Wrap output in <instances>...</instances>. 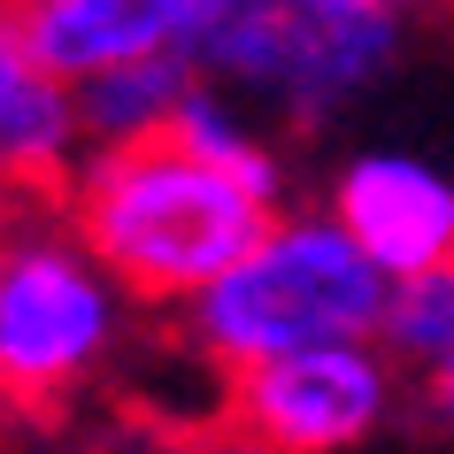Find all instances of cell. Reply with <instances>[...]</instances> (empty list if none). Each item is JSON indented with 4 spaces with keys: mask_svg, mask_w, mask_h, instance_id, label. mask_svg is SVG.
<instances>
[{
    "mask_svg": "<svg viewBox=\"0 0 454 454\" xmlns=\"http://www.w3.org/2000/svg\"><path fill=\"white\" fill-rule=\"evenodd\" d=\"M62 215L131 301L185 309L270 231L278 200L162 131L131 146H93L62 185Z\"/></svg>",
    "mask_w": 454,
    "mask_h": 454,
    "instance_id": "obj_1",
    "label": "cell"
},
{
    "mask_svg": "<svg viewBox=\"0 0 454 454\" xmlns=\"http://www.w3.org/2000/svg\"><path fill=\"white\" fill-rule=\"evenodd\" d=\"M439 0H200L192 62L270 123H332L401 70Z\"/></svg>",
    "mask_w": 454,
    "mask_h": 454,
    "instance_id": "obj_2",
    "label": "cell"
},
{
    "mask_svg": "<svg viewBox=\"0 0 454 454\" xmlns=\"http://www.w3.org/2000/svg\"><path fill=\"white\" fill-rule=\"evenodd\" d=\"M385 293L393 278L332 208H278L262 239L185 301V339L215 370H254L332 339H378Z\"/></svg>",
    "mask_w": 454,
    "mask_h": 454,
    "instance_id": "obj_3",
    "label": "cell"
},
{
    "mask_svg": "<svg viewBox=\"0 0 454 454\" xmlns=\"http://www.w3.org/2000/svg\"><path fill=\"white\" fill-rule=\"evenodd\" d=\"M131 293L62 223H16L0 254V401L47 408L108 370Z\"/></svg>",
    "mask_w": 454,
    "mask_h": 454,
    "instance_id": "obj_4",
    "label": "cell"
},
{
    "mask_svg": "<svg viewBox=\"0 0 454 454\" xmlns=\"http://www.w3.org/2000/svg\"><path fill=\"white\" fill-rule=\"evenodd\" d=\"M393 408H401V362L378 339H332L231 370L223 424L254 454H347L378 439Z\"/></svg>",
    "mask_w": 454,
    "mask_h": 454,
    "instance_id": "obj_5",
    "label": "cell"
},
{
    "mask_svg": "<svg viewBox=\"0 0 454 454\" xmlns=\"http://www.w3.org/2000/svg\"><path fill=\"white\" fill-rule=\"evenodd\" d=\"M324 208L362 239V254L385 278L454 262V169H439L416 146H362L332 169Z\"/></svg>",
    "mask_w": 454,
    "mask_h": 454,
    "instance_id": "obj_6",
    "label": "cell"
},
{
    "mask_svg": "<svg viewBox=\"0 0 454 454\" xmlns=\"http://www.w3.org/2000/svg\"><path fill=\"white\" fill-rule=\"evenodd\" d=\"M85 154H93V139H85L77 85L39 62V47L24 39V16L8 0L0 8V185L8 192L70 185Z\"/></svg>",
    "mask_w": 454,
    "mask_h": 454,
    "instance_id": "obj_7",
    "label": "cell"
},
{
    "mask_svg": "<svg viewBox=\"0 0 454 454\" xmlns=\"http://www.w3.org/2000/svg\"><path fill=\"white\" fill-rule=\"evenodd\" d=\"M16 16H24V39L39 47V62L77 85L131 54H192L200 0H16Z\"/></svg>",
    "mask_w": 454,
    "mask_h": 454,
    "instance_id": "obj_8",
    "label": "cell"
},
{
    "mask_svg": "<svg viewBox=\"0 0 454 454\" xmlns=\"http://www.w3.org/2000/svg\"><path fill=\"white\" fill-rule=\"evenodd\" d=\"M200 85V62L185 47L169 54H131V62H108V70L77 77V108H85V139L93 146H131V139H162L177 108Z\"/></svg>",
    "mask_w": 454,
    "mask_h": 454,
    "instance_id": "obj_9",
    "label": "cell"
},
{
    "mask_svg": "<svg viewBox=\"0 0 454 454\" xmlns=\"http://www.w3.org/2000/svg\"><path fill=\"white\" fill-rule=\"evenodd\" d=\"M169 139H185L200 162L247 177L254 192H270V200L286 208V154L270 146L262 108H247L239 93H223L215 77H200V85H192V100L177 108V123H169Z\"/></svg>",
    "mask_w": 454,
    "mask_h": 454,
    "instance_id": "obj_10",
    "label": "cell"
},
{
    "mask_svg": "<svg viewBox=\"0 0 454 454\" xmlns=\"http://www.w3.org/2000/svg\"><path fill=\"white\" fill-rule=\"evenodd\" d=\"M378 347L401 362V378H416V385L447 378L454 370V262H431V270L393 278Z\"/></svg>",
    "mask_w": 454,
    "mask_h": 454,
    "instance_id": "obj_11",
    "label": "cell"
},
{
    "mask_svg": "<svg viewBox=\"0 0 454 454\" xmlns=\"http://www.w3.org/2000/svg\"><path fill=\"white\" fill-rule=\"evenodd\" d=\"M416 408H424V431H431V439H447V447H454V370L416 385Z\"/></svg>",
    "mask_w": 454,
    "mask_h": 454,
    "instance_id": "obj_12",
    "label": "cell"
},
{
    "mask_svg": "<svg viewBox=\"0 0 454 454\" xmlns=\"http://www.w3.org/2000/svg\"><path fill=\"white\" fill-rule=\"evenodd\" d=\"M8 239H16V200H8V185H0V254H8Z\"/></svg>",
    "mask_w": 454,
    "mask_h": 454,
    "instance_id": "obj_13",
    "label": "cell"
}]
</instances>
